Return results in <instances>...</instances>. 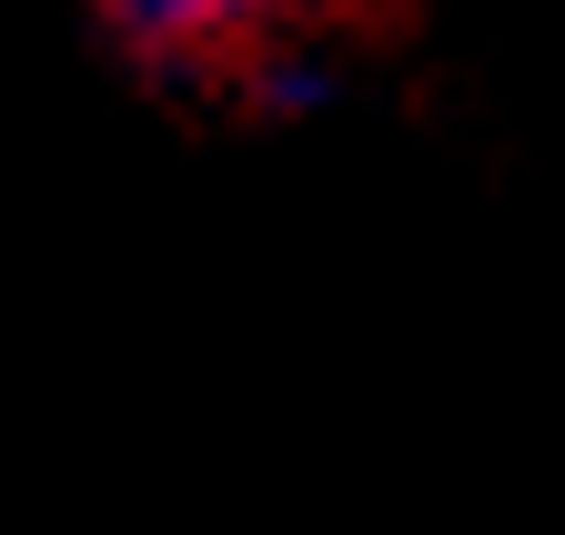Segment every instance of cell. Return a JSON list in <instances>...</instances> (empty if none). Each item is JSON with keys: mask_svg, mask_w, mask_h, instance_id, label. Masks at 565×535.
<instances>
[{"mask_svg": "<svg viewBox=\"0 0 565 535\" xmlns=\"http://www.w3.org/2000/svg\"><path fill=\"white\" fill-rule=\"evenodd\" d=\"M111 11V31L121 41H141V51H223V41H243L273 0H102Z\"/></svg>", "mask_w": 565, "mask_h": 535, "instance_id": "6da1fadb", "label": "cell"}]
</instances>
